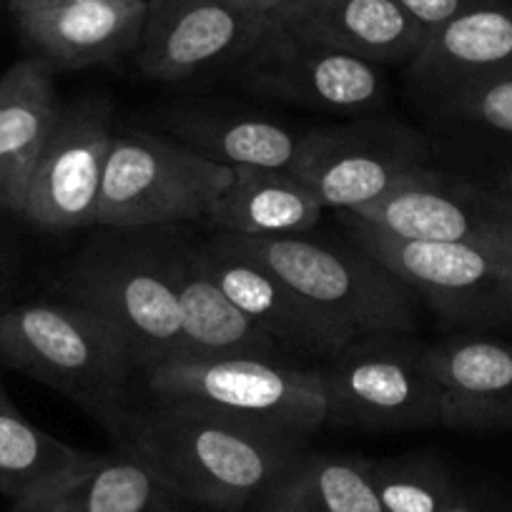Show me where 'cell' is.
I'll return each mask as SVG.
<instances>
[{"label":"cell","instance_id":"obj_1","mask_svg":"<svg viewBox=\"0 0 512 512\" xmlns=\"http://www.w3.org/2000/svg\"><path fill=\"white\" fill-rule=\"evenodd\" d=\"M123 445L144 457L171 495L224 510L269 502L307 455L304 445L156 400L141 410Z\"/></svg>","mask_w":512,"mask_h":512},{"label":"cell","instance_id":"obj_2","mask_svg":"<svg viewBox=\"0 0 512 512\" xmlns=\"http://www.w3.org/2000/svg\"><path fill=\"white\" fill-rule=\"evenodd\" d=\"M0 359L76 402L121 445L144 410L136 392L144 374L126 344L96 314L66 299L0 314Z\"/></svg>","mask_w":512,"mask_h":512},{"label":"cell","instance_id":"obj_3","mask_svg":"<svg viewBox=\"0 0 512 512\" xmlns=\"http://www.w3.org/2000/svg\"><path fill=\"white\" fill-rule=\"evenodd\" d=\"M156 402L189 405L277 440L307 445L327 425L319 369L262 359H176L146 374Z\"/></svg>","mask_w":512,"mask_h":512},{"label":"cell","instance_id":"obj_4","mask_svg":"<svg viewBox=\"0 0 512 512\" xmlns=\"http://www.w3.org/2000/svg\"><path fill=\"white\" fill-rule=\"evenodd\" d=\"M231 239L292 284L329 319L342 324L354 339L417 332L420 319L415 292L357 244L347 249L309 239L307 234Z\"/></svg>","mask_w":512,"mask_h":512},{"label":"cell","instance_id":"obj_5","mask_svg":"<svg viewBox=\"0 0 512 512\" xmlns=\"http://www.w3.org/2000/svg\"><path fill=\"white\" fill-rule=\"evenodd\" d=\"M317 369L327 392V425L377 432L440 425L430 349L412 334L352 339Z\"/></svg>","mask_w":512,"mask_h":512},{"label":"cell","instance_id":"obj_6","mask_svg":"<svg viewBox=\"0 0 512 512\" xmlns=\"http://www.w3.org/2000/svg\"><path fill=\"white\" fill-rule=\"evenodd\" d=\"M234 169L144 131L113 136L103 171L96 224L108 229H151L206 219L229 189Z\"/></svg>","mask_w":512,"mask_h":512},{"label":"cell","instance_id":"obj_7","mask_svg":"<svg viewBox=\"0 0 512 512\" xmlns=\"http://www.w3.org/2000/svg\"><path fill=\"white\" fill-rule=\"evenodd\" d=\"M66 302L96 314L121 339L141 374L184 357L176 289L164 251L101 249L83 254L66 279Z\"/></svg>","mask_w":512,"mask_h":512},{"label":"cell","instance_id":"obj_8","mask_svg":"<svg viewBox=\"0 0 512 512\" xmlns=\"http://www.w3.org/2000/svg\"><path fill=\"white\" fill-rule=\"evenodd\" d=\"M352 244L367 251L432 312L467 327H512V259L457 244L405 241L342 214Z\"/></svg>","mask_w":512,"mask_h":512},{"label":"cell","instance_id":"obj_9","mask_svg":"<svg viewBox=\"0 0 512 512\" xmlns=\"http://www.w3.org/2000/svg\"><path fill=\"white\" fill-rule=\"evenodd\" d=\"M405 241L457 244L512 259V196L417 166L377 201L342 211Z\"/></svg>","mask_w":512,"mask_h":512},{"label":"cell","instance_id":"obj_10","mask_svg":"<svg viewBox=\"0 0 512 512\" xmlns=\"http://www.w3.org/2000/svg\"><path fill=\"white\" fill-rule=\"evenodd\" d=\"M425 151V139L405 123L362 118L302 134L289 171L324 209L354 211L425 166Z\"/></svg>","mask_w":512,"mask_h":512},{"label":"cell","instance_id":"obj_11","mask_svg":"<svg viewBox=\"0 0 512 512\" xmlns=\"http://www.w3.org/2000/svg\"><path fill=\"white\" fill-rule=\"evenodd\" d=\"M239 76L262 96L329 113L359 116L387 101L382 66L284 31L272 18L239 63Z\"/></svg>","mask_w":512,"mask_h":512},{"label":"cell","instance_id":"obj_12","mask_svg":"<svg viewBox=\"0 0 512 512\" xmlns=\"http://www.w3.org/2000/svg\"><path fill=\"white\" fill-rule=\"evenodd\" d=\"M196 244L214 282L282 347L292 367H322L354 339L267 264L246 254L229 234L214 231Z\"/></svg>","mask_w":512,"mask_h":512},{"label":"cell","instance_id":"obj_13","mask_svg":"<svg viewBox=\"0 0 512 512\" xmlns=\"http://www.w3.org/2000/svg\"><path fill=\"white\" fill-rule=\"evenodd\" d=\"M267 23L229 0H146L136 63L154 81H196L239 66Z\"/></svg>","mask_w":512,"mask_h":512},{"label":"cell","instance_id":"obj_14","mask_svg":"<svg viewBox=\"0 0 512 512\" xmlns=\"http://www.w3.org/2000/svg\"><path fill=\"white\" fill-rule=\"evenodd\" d=\"M113 136L106 98H83L63 106L31 176L21 216L48 231L96 224Z\"/></svg>","mask_w":512,"mask_h":512},{"label":"cell","instance_id":"obj_15","mask_svg":"<svg viewBox=\"0 0 512 512\" xmlns=\"http://www.w3.org/2000/svg\"><path fill=\"white\" fill-rule=\"evenodd\" d=\"M11 8L33 56L53 68H86L136 51L146 0L103 3H18Z\"/></svg>","mask_w":512,"mask_h":512},{"label":"cell","instance_id":"obj_16","mask_svg":"<svg viewBox=\"0 0 512 512\" xmlns=\"http://www.w3.org/2000/svg\"><path fill=\"white\" fill-rule=\"evenodd\" d=\"M164 262L179 297L184 332L181 359H262L289 364L282 347L214 282L199 254V244L164 251Z\"/></svg>","mask_w":512,"mask_h":512},{"label":"cell","instance_id":"obj_17","mask_svg":"<svg viewBox=\"0 0 512 512\" xmlns=\"http://www.w3.org/2000/svg\"><path fill=\"white\" fill-rule=\"evenodd\" d=\"M269 18L284 31L374 66L410 63L425 41L397 0H287Z\"/></svg>","mask_w":512,"mask_h":512},{"label":"cell","instance_id":"obj_18","mask_svg":"<svg viewBox=\"0 0 512 512\" xmlns=\"http://www.w3.org/2000/svg\"><path fill=\"white\" fill-rule=\"evenodd\" d=\"M430 349L440 384V425L512 430V344L460 334Z\"/></svg>","mask_w":512,"mask_h":512},{"label":"cell","instance_id":"obj_19","mask_svg":"<svg viewBox=\"0 0 512 512\" xmlns=\"http://www.w3.org/2000/svg\"><path fill=\"white\" fill-rule=\"evenodd\" d=\"M56 68L28 56L0 76V209L23 214L28 184L61 116Z\"/></svg>","mask_w":512,"mask_h":512},{"label":"cell","instance_id":"obj_20","mask_svg":"<svg viewBox=\"0 0 512 512\" xmlns=\"http://www.w3.org/2000/svg\"><path fill=\"white\" fill-rule=\"evenodd\" d=\"M407 68L420 86L442 98L460 88L512 76V0L452 18L422 41Z\"/></svg>","mask_w":512,"mask_h":512},{"label":"cell","instance_id":"obj_21","mask_svg":"<svg viewBox=\"0 0 512 512\" xmlns=\"http://www.w3.org/2000/svg\"><path fill=\"white\" fill-rule=\"evenodd\" d=\"M171 492L144 457L121 445L116 452H86L61 480L16 512H159Z\"/></svg>","mask_w":512,"mask_h":512},{"label":"cell","instance_id":"obj_22","mask_svg":"<svg viewBox=\"0 0 512 512\" xmlns=\"http://www.w3.org/2000/svg\"><path fill=\"white\" fill-rule=\"evenodd\" d=\"M324 206L292 171L234 169L229 189L214 201L206 221L214 231L244 239L307 234Z\"/></svg>","mask_w":512,"mask_h":512},{"label":"cell","instance_id":"obj_23","mask_svg":"<svg viewBox=\"0 0 512 512\" xmlns=\"http://www.w3.org/2000/svg\"><path fill=\"white\" fill-rule=\"evenodd\" d=\"M176 144L229 169L289 171L302 134L251 113L179 111L169 118Z\"/></svg>","mask_w":512,"mask_h":512},{"label":"cell","instance_id":"obj_24","mask_svg":"<svg viewBox=\"0 0 512 512\" xmlns=\"http://www.w3.org/2000/svg\"><path fill=\"white\" fill-rule=\"evenodd\" d=\"M269 512H384L369 460L304 455L282 487L269 497Z\"/></svg>","mask_w":512,"mask_h":512},{"label":"cell","instance_id":"obj_25","mask_svg":"<svg viewBox=\"0 0 512 512\" xmlns=\"http://www.w3.org/2000/svg\"><path fill=\"white\" fill-rule=\"evenodd\" d=\"M83 457V450L31 425L11 400L0 402V497L13 507L41 495Z\"/></svg>","mask_w":512,"mask_h":512},{"label":"cell","instance_id":"obj_26","mask_svg":"<svg viewBox=\"0 0 512 512\" xmlns=\"http://www.w3.org/2000/svg\"><path fill=\"white\" fill-rule=\"evenodd\" d=\"M374 487L384 512H442L457 495L455 480L435 457L402 455L372 462Z\"/></svg>","mask_w":512,"mask_h":512},{"label":"cell","instance_id":"obj_27","mask_svg":"<svg viewBox=\"0 0 512 512\" xmlns=\"http://www.w3.org/2000/svg\"><path fill=\"white\" fill-rule=\"evenodd\" d=\"M445 111L457 121L512 136V76L447 93Z\"/></svg>","mask_w":512,"mask_h":512},{"label":"cell","instance_id":"obj_28","mask_svg":"<svg viewBox=\"0 0 512 512\" xmlns=\"http://www.w3.org/2000/svg\"><path fill=\"white\" fill-rule=\"evenodd\" d=\"M397 3H400L402 11L410 16V21L427 38L432 31L450 23L452 18L462 16V13L472 11V8L500 3V0H397Z\"/></svg>","mask_w":512,"mask_h":512},{"label":"cell","instance_id":"obj_29","mask_svg":"<svg viewBox=\"0 0 512 512\" xmlns=\"http://www.w3.org/2000/svg\"><path fill=\"white\" fill-rule=\"evenodd\" d=\"M229 3H234L236 8H241V11L246 13H254V16L269 18L282 3H287V0H229Z\"/></svg>","mask_w":512,"mask_h":512},{"label":"cell","instance_id":"obj_30","mask_svg":"<svg viewBox=\"0 0 512 512\" xmlns=\"http://www.w3.org/2000/svg\"><path fill=\"white\" fill-rule=\"evenodd\" d=\"M442 512H500V510H497V507H490L487 502L477 500V497H467L460 492V495H457Z\"/></svg>","mask_w":512,"mask_h":512},{"label":"cell","instance_id":"obj_31","mask_svg":"<svg viewBox=\"0 0 512 512\" xmlns=\"http://www.w3.org/2000/svg\"><path fill=\"white\" fill-rule=\"evenodd\" d=\"M18 3H103V0H8V6Z\"/></svg>","mask_w":512,"mask_h":512},{"label":"cell","instance_id":"obj_32","mask_svg":"<svg viewBox=\"0 0 512 512\" xmlns=\"http://www.w3.org/2000/svg\"><path fill=\"white\" fill-rule=\"evenodd\" d=\"M502 191H505L507 196H512V169H507V174L502 176Z\"/></svg>","mask_w":512,"mask_h":512},{"label":"cell","instance_id":"obj_33","mask_svg":"<svg viewBox=\"0 0 512 512\" xmlns=\"http://www.w3.org/2000/svg\"><path fill=\"white\" fill-rule=\"evenodd\" d=\"M0 402H8V395H6V390H3V387H0Z\"/></svg>","mask_w":512,"mask_h":512}]
</instances>
